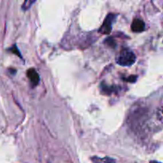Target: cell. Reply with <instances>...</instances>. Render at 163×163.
Returning a JSON list of instances; mask_svg holds the SVG:
<instances>
[{
  "label": "cell",
  "instance_id": "6da1fadb",
  "mask_svg": "<svg viewBox=\"0 0 163 163\" xmlns=\"http://www.w3.org/2000/svg\"><path fill=\"white\" fill-rule=\"evenodd\" d=\"M116 63L121 66H131L136 60V56L127 48H123L116 57Z\"/></svg>",
  "mask_w": 163,
  "mask_h": 163
},
{
  "label": "cell",
  "instance_id": "7a4b0ae2",
  "mask_svg": "<svg viewBox=\"0 0 163 163\" xmlns=\"http://www.w3.org/2000/svg\"><path fill=\"white\" fill-rule=\"evenodd\" d=\"M117 16V14H113V13L107 14L101 27L99 29V32L102 34H109L112 30V24Z\"/></svg>",
  "mask_w": 163,
  "mask_h": 163
},
{
  "label": "cell",
  "instance_id": "3957f363",
  "mask_svg": "<svg viewBox=\"0 0 163 163\" xmlns=\"http://www.w3.org/2000/svg\"><path fill=\"white\" fill-rule=\"evenodd\" d=\"M131 30L135 33H142L145 30V23L142 19L135 18L132 24H131Z\"/></svg>",
  "mask_w": 163,
  "mask_h": 163
},
{
  "label": "cell",
  "instance_id": "277c9868",
  "mask_svg": "<svg viewBox=\"0 0 163 163\" xmlns=\"http://www.w3.org/2000/svg\"><path fill=\"white\" fill-rule=\"evenodd\" d=\"M26 75L29 80L31 81L34 85H38L40 81V76L39 74L38 73V72L36 71L34 68H29L27 72H26Z\"/></svg>",
  "mask_w": 163,
  "mask_h": 163
},
{
  "label": "cell",
  "instance_id": "5b68a950",
  "mask_svg": "<svg viewBox=\"0 0 163 163\" xmlns=\"http://www.w3.org/2000/svg\"><path fill=\"white\" fill-rule=\"evenodd\" d=\"M35 3V1H30V0H27V1H25L23 4H22V7H21V9L24 10V11H27L28 9L30 8V6Z\"/></svg>",
  "mask_w": 163,
  "mask_h": 163
},
{
  "label": "cell",
  "instance_id": "8992f818",
  "mask_svg": "<svg viewBox=\"0 0 163 163\" xmlns=\"http://www.w3.org/2000/svg\"><path fill=\"white\" fill-rule=\"evenodd\" d=\"M10 51H11V53H14V54H16V55H18V57H20V58H21V53H20V52H19V50H18V47H17L16 45H14L13 47H11V49H10Z\"/></svg>",
  "mask_w": 163,
  "mask_h": 163
},
{
  "label": "cell",
  "instance_id": "52a82bcc",
  "mask_svg": "<svg viewBox=\"0 0 163 163\" xmlns=\"http://www.w3.org/2000/svg\"><path fill=\"white\" fill-rule=\"evenodd\" d=\"M101 161L104 163H115V160L111 158H108V157H106L103 159H101Z\"/></svg>",
  "mask_w": 163,
  "mask_h": 163
},
{
  "label": "cell",
  "instance_id": "ba28073f",
  "mask_svg": "<svg viewBox=\"0 0 163 163\" xmlns=\"http://www.w3.org/2000/svg\"><path fill=\"white\" fill-rule=\"evenodd\" d=\"M150 163H161V162H156V161H152V162H150Z\"/></svg>",
  "mask_w": 163,
  "mask_h": 163
}]
</instances>
